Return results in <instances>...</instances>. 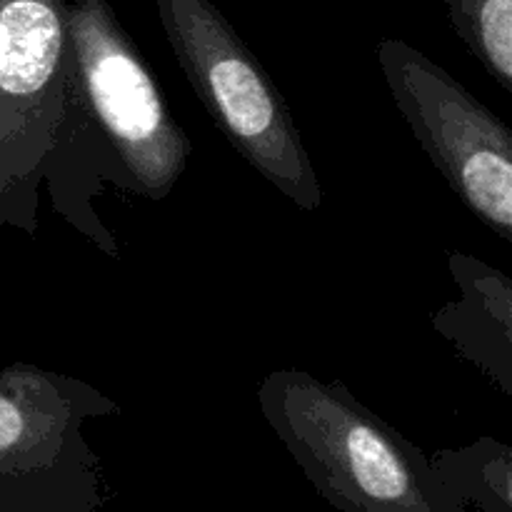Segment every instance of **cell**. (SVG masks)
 Returning a JSON list of instances; mask_svg holds the SVG:
<instances>
[{
  "instance_id": "3",
  "label": "cell",
  "mask_w": 512,
  "mask_h": 512,
  "mask_svg": "<svg viewBox=\"0 0 512 512\" xmlns=\"http://www.w3.org/2000/svg\"><path fill=\"white\" fill-rule=\"evenodd\" d=\"M180 70L235 153L305 213L323 188L293 110L253 50L208 0H158Z\"/></svg>"
},
{
  "instance_id": "7",
  "label": "cell",
  "mask_w": 512,
  "mask_h": 512,
  "mask_svg": "<svg viewBox=\"0 0 512 512\" xmlns=\"http://www.w3.org/2000/svg\"><path fill=\"white\" fill-rule=\"evenodd\" d=\"M458 298L430 315L435 333L512 398V278L475 255L450 250Z\"/></svg>"
},
{
  "instance_id": "10",
  "label": "cell",
  "mask_w": 512,
  "mask_h": 512,
  "mask_svg": "<svg viewBox=\"0 0 512 512\" xmlns=\"http://www.w3.org/2000/svg\"><path fill=\"white\" fill-rule=\"evenodd\" d=\"M0 225H5V223H3V215H0Z\"/></svg>"
},
{
  "instance_id": "4",
  "label": "cell",
  "mask_w": 512,
  "mask_h": 512,
  "mask_svg": "<svg viewBox=\"0 0 512 512\" xmlns=\"http://www.w3.org/2000/svg\"><path fill=\"white\" fill-rule=\"evenodd\" d=\"M118 413L73 375L30 363L0 370V512L103 510V465L85 425Z\"/></svg>"
},
{
  "instance_id": "1",
  "label": "cell",
  "mask_w": 512,
  "mask_h": 512,
  "mask_svg": "<svg viewBox=\"0 0 512 512\" xmlns=\"http://www.w3.org/2000/svg\"><path fill=\"white\" fill-rule=\"evenodd\" d=\"M65 10V98L43 180L55 213L100 253L120 258L93 198L113 185L138 198L165 200L188 170L193 143L110 5L75 0Z\"/></svg>"
},
{
  "instance_id": "6",
  "label": "cell",
  "mask_w": 512,
  "mask_h": 512,
  "mask_svg": "<svg viewBox=\"0 0 512 512\" xmlns=\"http://www.w3.org/2000/svg\"><path fill=\"white\" fill-rule=\"evenodd\" d=\"M63 0H0V215L33 235L38 188L65 98Z\"/></svg>"
},
{
  "instance_id": "2",
  "label": "cell",
  "mask_w": 512,
  "mask_h": 512,
  "mask_svg": "<svg viewBox=\"0 0 512 512\" xmlns=\"http://www.w3.org/2000/svg\"><path fill=\"white\" fill-rule=\"evenodd\" d=\"M258 405L308 483L338 512H470L445 488L430 455L340 380L273 370L260 383Z\"/></svg>"
},
{
  "instance_id": "8",
  "label": "cell",
  "mask_w": 512,
  "mask_h": 512,
  "mask_svg": "<svg viewBox=\"0 0 512 512\" xmlns=\"http://www.w3.org/2000/svg\"><path fill=\"white\" fill-rule=\"evenodd\" d=\"M445 488L470 512H512V448L495 438H478L463 448L430 455Z\"/></svg>"
},
{
  "instance_id": "5",
  "label": "cell",
  "mask_w": 512,
  "mask_h": 512,
  "mask_svg": "<svg viewBox=\"0 0 512 512\" xmlns=\"http://www.w3.org/2000/svg\"><path fill=\"white\" fill-rule=\"evenodd\" d=\"M378 63L395 108L453 195L512 240V133L443 65L403 40H383Z\"/></svg>"
},
{
  "instance_id": "9",
  "label": "cell",
  "mask_w": 512,
  "mask_h": 512,
  "mask_svg": "<svg viewBox=\"0 0 512 512\" xmlns=\"http://www.w3.org/2000/svg\"><path fill=\"white\" fill-rule=\"evenodd\" d=\"M450 20L485 73L512 95V0H450Z\"/></svg>"
}]
</instances>
